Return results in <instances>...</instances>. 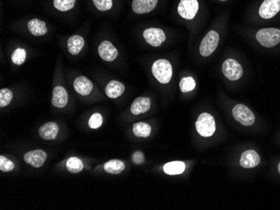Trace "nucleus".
Wrapping results in <instances>:
<instances>
[{
    "label": "nucleus",
    "instance_id": "nucleus-1",
    "mask_svg": "<svg viewBox=\"0 0 280 210\" xmlns=\"http://www.w3.org/2000/svg\"><path fill=\"white\" fill-rule=\"evenodd\" d=\"M152 73L156 80L161 84L170 82L173 74V69L167 60H158L152 66Z\"/></svg>",
    "mask_w": 280,
    "mask_h": 210
},
{
    "label": "nucleus",
    "instance_id": "nucleus-2",
    "mask_svg": "<svg viewBox=\"0 0 280 210\" xmlns=\"http://www.w3.org/2000/svg\"><path fill=\"white\" fill-rule=\"evenodd\" d=\"M258 42L267 48H272L280 43V29L266 28L258 31L256 35Z\"/></svg>",
    "mask_w": 280,
    "mask_h": 210
},
{
    "label": "nucleus",
    "instance_id": "nucleus-3",
    "mask_svg": "<svg viewBox=\"0 0 280 210\" xmlns=\"http://www.w3.org/2000/svg\"><path fill=\"white\" fill-rule=\"evenodd\" d=\"M195 128L201 137L209 138L212 136L216 132V123L214 117L206 112L201 113L195 123Z\"/></svg>",
    "mask_w": 280,
    "mask_h": 210
},
{
    "label": "nucleus",
    "instance_id": "nucleus-4",
    "mask_svg": "<svg viewBox=\"0 0 280 210\" xmlns=\"http://www.w3.org/2000/svg\"><path fill=\"white\" fill-rule=\"evenodd\" d=\"M218 33L215 30L209 31L200 43V54L203 57H208L216 51L219 44Z\"/></svg>",
    "mask_w": 280,
    "mask_h": 210
},
{
    "label": "nucleus",
    "instance_id": "nucleus-5",
    "mask_svg": "<svg viewBox=\"0 0 280 210\" xmlns=\"http://www.w3.org/2000/svg\"><path fill=\"white\" fill-rule=\"evenodd\" d=\"M232 115L237 122L246 127L253 125L255 122V115L254 112L243 104L236 105L232 109Z\"/></svg>",
    "mask_w": 280,
    "mask_h": 210
},
{
    "label": "nucleus",
    "instance_id": "nucleus-6",
    "mask_svg": "<svg viewBox=\"0 0 280 210\" xmlns=\"http://www.w3.org/2000/svg\"><path fill=\"white\" fill-rule=\"evenodd\" d=\"M222 72L230 80H238L243 74V67L236 60L227 59L222 64Z\"/></svg>",
    "mask_w": 280,
    "mask_h": 210
},
{
    "label": "nucleus",
    "instance_id": "nucleus-7",
    "mask_svg": "<svg viewBox=\"0 0 280 210\" xmlns=\"http://www.w3.org/2000/svg\"><path fill=\"white\" fill-rule=\"evenodd\" d=\"M199 9L197 0H181L178 5V13L185 19H193Z\"/></svg>",
    "mask_w": 280,
    "mask_h": 210
},
{
    "label": "nucleus",
    "instance_id": "nucleus-8",
    "mask_svg": "<svg viewBox=\"0 0 280 210\" xmlns=\"http://www.w3.org/2000/svg\"><path fill=\"white\" fill-rule=\"evenodd\" d=\"M144 40L154 47L161 46L166 40V34L162 29L158 28H149L144 31Z\"/></svg>",
    "mask_w": 280,
    "mask_h": 210
},
{
    "label": "nucleus",
    "instance_id": "nucleus-9",
    "mask_svg": "<svg viewBox=\"0 0 280 210\" xmlns=\"http://www.w3.org/2000/svg\"><path fill=\"white\" fill-rule=\"evenodd\" d=\"M280 11V0H264L259 8V15L264 19L275 17Z\"/></svg>",
    "mask_w": 280,
    "mask_h": 210
},
{
    "label": "nucleus",
    "instance_id": "nucleus-10",
    "mask_svg": "<svg viewBox=\"0 0 280 210\" xmlns=\"http://www.w3.org/2000/svg\"><path fill=\"white\" fill-rule=\"evenodd\" d=\"M46 152L43 150H35V151H30V152H26L24 155V162L28 164L31 165L34 168H40L41 166L46 162Z\"/></svg>",
    "mask_w": 280,
    "mask_h": 210
},
{
    "label": "nucleus",
    "instance_id": "nucleus-11",
    "mask_svg": "<svg viewBox=\"0 0 280 210\" xmlns=\"http://www.w3.org/2000/svg\"><path fill=\"white\" fill-rule=\"evenodd\" d=\"M98 54L105 62H110L117 58L118 52L112 44L107 40H104L100 44L98 47Z\"/></svg>",
    "mask_w": 280,
    "mask_h": 210
},
{
    "label": "nucleus",
    "instance_id": "nucleus-12",
    "mask_svg": "<svg viewBox=\"0 0 280 210\" xmlns=\"http://www.w3.org/2000/svg\"><path fill=\"white\" fill-rule=\"evenodd\" d=\"M260 163V157L254 150L243 152L240 158V165L244 168H254Z\"/></svg>",
    "mask_w": 280,
    "mask_h": 210
},
{
    "label": "nucleus",
    "instance_id": "nucleus-13",
    "mask_svg": "<svg viewBox=\"0 0 280 210\" xmlns=\"http://www.w3.org/2000/svg\"><path fill=\"white\" fill-rule=\"evenodd\" d=\"M158 0H133L132 8L138 14L150 13L156 7Z\"/></svg>",
    "mask_w": 280,
    "mask_h": 210
},
{
    "label": "nucleus",
    "instance_id": "nucleus-14",
    "mask_svg": "<svg viewBox=\"0 0 280 210\" xmlns=\"http://www.w3.org/2000/svg\"><path fill=\"white\" fill-rule=\"evenodd\" d=\"M67 101H68V95H67L66 89L61 85L54 88L52 99H51V102L54 107H57V108H63L66 107Z\"/></svg>",
    "mask_w": 280,
    "mask_h": 210
},
{
    "label": "nucleus",
    "instance_id": "nucleus-15",
    "mask_svg": "<svg viewBox=\"0 0 280 210\" xmlns=\"http://www.w3.org/2000/svg\"><path fill=\"white\" fill-rule=\"evenodd\" d=\"M59 127L56 123L51 122L40 127L39 129V135L45 140H55L58 134Z\"/></svg>",
    "mask_w": 280,
    "mask_h": 210
},
{
    "label": "nucleus",
    "instance_id": "nucleus-16",
    "mask_svg": "<svg viewBox=\"0 0 280 210\" xmlns=\"http://www.w3.org/2000/svg\"><path fill=\"white\" fill-rule=\"evenodd\" d=\"M74 89L82 96H88L93 91V85L86 76H79L74 81Z\"/></svg>",
    "mask_w": 280,
    "mask_h": 210
},
{
    "label": "nucleus",
    "instance_id": "nucleus-17",
    "mask_svg": "<svg viewBox=\"0 0 280 210\" xmlns=\"http://www.w3.org/2000/svg\"><path fill=\"white\" fill-rule=\"evenodd\" d=\"M150 99L149 97H138L131 105V112L134 115H140L148 112L150 108Z\"/></svg>",
    "mask_w": 280,
    "mask_h": 210
},
{
    "label": "nucleus",
    "instance_id": "nucleus-18",
    "mask_svg": "<svg viewBox=\"0 0 280 210\" xmlns=\"http://www.w3.org/2000/svg\"><path fill=\"white\" fill-rule=\"evenodd\" d=\"M124 90L125 87L123 84L117 80H112L105 88V93L109 98L115 99L123 95Z\"/></svg>",
    "mask_w": 280,
    "mask_h": 210
},
{
    "label": "nucleus",
    "instance_id": "nucleus-19",
    "mask_svg": "<svg viewBox=\"0 0 280 210\" xmlns=\"http://www.w3.org/2000/svg\"><path fill=\"white\" fill-rule=\"evenodd\" d=\"M85 45V41L82 36L78 35H72V37L69 38L67 41V48L69 51L70 54L73 56L78 55L80 53Z\"/></svg>",
    "mask_w": 280,
    "mask_h": 210
},
{
    "label": "nucleus",
    "instance_id": "nucleus-20",
    "mask_svg": "<svg viewBox=\"0 0 280 210\" xmlns=\"http://www.w3.org/2000/svg\"><path fill=\"white\" fill-rule=\"evenodd\" d=\"M28 29L30 34L35 36H42L47 33V27L45 22L39 19H33L28 23Z\"/></svg>",
    "mask_w": 280,
    "mask_h": 210
},
{
    "label": "nucleus",
    "instance_id": "nucleus-21",
    "mask_svg": "<svg viewBox=\"0 0 280 210\" xmlns=\"http://www.w3.org/2000/svg\"><path fill=\"white\" fill-rule=\"evenodd\" d=\"M186 170V165L181 161H174L168 162L164 166V171L168 175H178L184 173Z\"/></svg>",
    "mask_w": 280,
    "mask_h": 210
},
{
    "label": "nucleus",
    "instance_id": "nucleus-22",
    "mask_svg": "<svg viewBox=\"0 0 280 210\" xmlns=\"http://www.w3.org/2000/svg\"><path fill=\"white\" fill-rule=\"evenodd\" d=\"M125 169V164L121 160H110L104 164V170L110 174H119Z\"/></svg>",
    "mask_w": 280,
    "mask_h": 210
},
{
    "label": "nucleus",
    "instance_id": "nucleus-23",
    "mask_svg": "<svg viewBox=\"0 0 280 210\" xmlns=\"http://www.w3.org/2000/svg\"><path fill=\"white\" fill-rule=\"evenodd\" d=\"M133 133L138 138H148L151 133V127L143 122L137 123L133 127Z\"/></svg>",
    "mask_w": 280,
    "mask_h": 210
},
{
    "label": "nucleus",
    "instance_id": "nucleus-24",
    "mask_svg": "<svg viewBox=\"0 0 280 210\" xmlns=\"http://www.w3.org/2000/svg\"><path fill=\"white\" fill-rule=\"evenodd\" d=\"M67 170L72 173H79L83 170V163L78 157H70L67 161Z\"/></svg>",
    "mask_w": 280,
    "mask_h": 210
},
{
    "label": "nucleus",
    "instance_id": "nucleus-25",
    "mask_svg": "<svg viewBox=\"0 0 280 210\" xmlns=\"http://www.w3.org/2000/svg\"><path fill=\"white\" fill-rule=\"evenodd\" d=\"M195 87V81L191 76H187V77H183L182 80L180 81V88L181 91L184 93L189 92L193 91Z\"/></svg>",
    "mask_w": 280,
    "mask_h": 210
},
{
    "label": "nucleus",
    "instance_id": "nucleus-26",
    "mask_svg": "<svg viewBox=\"0 0 280 210\" xmlns=\"http://www.w3.org/2000/svg\"><path fill=\"white\" fill-rule=\"evenodd\" d=\"M26 60V51L23 48H18L13 51L11 56V61L17 66L24 64Z\"/></svg>",
    "mask_w": 280,
    "mask_h": 210
},
{
    "label": "nucleus",
    "instance_id": "nucleus-27",
    "mask_svg": "<svg viewBox=\"0 0 280 210\" xmlns=\"http://www.w3.org/2000/svg\"><path fill=\"white\" fill-rule=\"evenodd\" d=\"M76 0H54V6L56 9L62 12L72 9L75 5Z\"/></svg>",
    "mask_w": 280,
    "mask_h": 210
},
{
    "label": "nucleus",
    "instance_id": "nucleus-28",
    "mask_svg": "<svg viewBox=\"0 0 280 210\" xmlns=\"http://www.w3.org/2000/svg\"><path fill=\"white\" fill-rule=\"evenodd\" d=\"M13 99V93L8 88H3L0 91V107H7Z\"/></svg>",
    "mask_w": 280,
    "mask_h": 210
},
{
    "label": "nucleus",
    "instance_id": "nucleus-29",
    "mask_svg": "<svg viewBox=\"0 0 280 210\" xmlns=\"http://www.w3.org/2000/svg\"><path fill=\"white\" fill-rule=\"evenodd\" d=\"M13 168H14V165H13V162H11L10 160H8L3 155L0 156V170L8 173V172L13 170Z\"/></svg>",
    "mask_w": 280,
    "mask_h": 210
},
{
    "label": "nucleus",
    "instance_id": "nucleus-30",
    "mask_svg": "<svg viewBox=\"0 0 280 210\" xmlns=\"http://www.w3.org/2000/svg\"><path fill=\"white\" fill-rule=\"evenodd\" d=\"M101 124H102V117H101V114L94 113L93 115H92L90 119H89V122H88V125H89L90 128L97 129L101 127Z\"/></svg>",
    "mask_w": 280,
    "mask_h": 210
},
{
    "label": "nucleus",
    "instance_id": "nucleus-31",
    "mask_svg": "<svg viewBox=\"0 0 280 210\" xmlns=\"http://www.w3.org/2000/svg\"><path fill=\"white\" fill-rule=\"evenodd\" d=\"M94 5L100 11H107L112 7V0H93Z\"/></svg>",
    "mask_w": 280,
    "mask_h": 210
},
{
    "label": "nucleus",
    "instance_id": "nucleus-32",
    "mask_svg": "<svg viewBox=\"0 0 280 210\" xmlns=\"http://www.w3.org/2000/svg\"><path fill=\"white\" fill-rule=\"evenodd\" d=\"M132 159H133V162L136 165L143 164L144 162V154H143V152H134L133 157H132Z\"/></svg>",
    "mask_w": 280,
    "mask_h": 210
},
{
    "label": "nucleus",
    "instance_id": "nucleus-33",
    "mask_svg": "<svg viewBox=\"0 0 280 210\" xmlns=\"http://www.w3.org/2000/svg\"><path fill=\"white\" fill-rule=\"evenodd\" d=\"M278 169H279V173H280V162L279 163V167H278Z\"/></svg>",
    "mask_w": 280,
    "mask_h": 210
},
{
    "label": "nucleus",
    "instance_id": "nucleus-34",
    "mask_svg": "<svg viewBox=\"0 0 280 210\" xmlns=\"http://www.w3.org/2000/svg\"><path fill=\"white\" fill-rule=\"evenodd\" d=\"M220 1H227V0H220Z\"/></svg>",
    "mask_w": 280,
    "mask_h": 210
}]
</instances>
